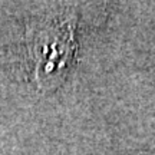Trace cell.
Instances as JSON below:
<instances>
[{"mask_svg": "<svg viewBox=\"0 0 155 155\" xmlns=\"http://www.w3.org/2000/svg\"><path fill=\"white\" fill-rule=\"evenodd\" d=\"M73 29L66 22L59 30H50L42 48L38 46V72L39 83L43 81L45 73L49 72H62L65 66L71 62L73 56Z\"/></svg>", "mask_w": 155, "mask_h": 155, "instance_id": "cell-1", "label": "cell"}]
</instances>
